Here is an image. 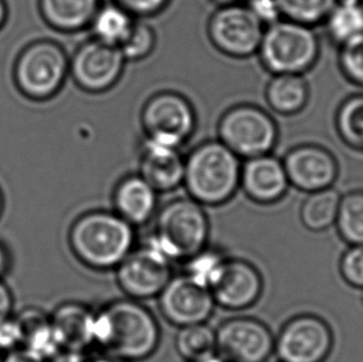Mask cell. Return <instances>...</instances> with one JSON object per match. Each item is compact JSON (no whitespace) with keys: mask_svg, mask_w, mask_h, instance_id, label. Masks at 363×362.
Returning <instances> with one entry per match:
<instances>
[{"mask_svg":"<svg viewBox=\"0 0 363 362\" xmlns=\"http://www.w3.org/2000/svg\"><path fill=\"white\" fill-rule=\"evenodd\" d=\"M339 65L346 79L363 86V34L340 45Z\"/></svg>","mask_w":363,"mask_h":362,"instance_id":"obj_33","label":"cell"},{"mask_svg":"<svg viewBox=\"0 0 363 362\" xmlns=\"http://www.w3.org/2000/svg\"><path fill=\"white\" fill-rule=\"evenodd\" d=\"M258 55L272 75H304L319 59V39L311 26L280 19L265 26Z\"/></svg>","mask_w":363,"mask_h":362,"instance_id":"obj_5","label":"cell"},{"mask_svg":"<svg viewBox=\"0 0 363 362\" xmlns=\"http://www.w3.org/2000/svg\"><path fill=\"white\" fill-rule=\"evenodd\" d=\"M140 121L144 138L179 149L192 137L197 124L191 102L174 91L152 94L143 106Z\"/></svg>","mask_w":363,"mask_h":362,"instance_id":"obj_8","label":"cell"},{"mask_svg":"<svg viewBox=\"0 0 363 362\" xmlns=\"http://www.w3.org/2000/svg\"><path fill=\"white\" fill-rule=\"evenodd\" d=\"M245 6L264 26H269L283 19L277 0H247Z\"/></svg>","mask_w":363,"mask_h":362,"instance_id":"obj_37","label":"cell"},{"mask_svg":"<svg viewBox=\"0 0 363 362\" xmlns=\"http://www.w3.org/2000/svg\"><path fill=\"white\" fill-rule=\"evenodd\" d=\"M309 84L303 75H273L265 87V101L275 113L294 116L309 102Z\"/></svg>","mask_w":363,"mask_h":362,"instance_id":"obj_22","label":"cell"},{"mask_svg":"<svg viewBox=\"0 0 363 362\" xmlns=\"http://www.w3.org/2000/svg\"><path fill=\"white\" fill-rule=\"evenodd\" d=\"M134 18H147L162 13L170 0H113Z\"/></svg>","mask_w":363,"mask_h":362,"instance_id":"obj_36","label":"cell"},{"mask_svg":"<svg viewBox=\"0 0 363 362\" xmlns=\"http://www.w3.org/2000/svg\"><path fill=\"white\" fill-rule=\"evenodd\" d=\"M290 182L283 160L272 153L247 159L242 164L241 187L257 204L269 205L281 200Z\"/></svg>","mask_w":363,"mask_h":362,"instance_id":"obj_17","label":"cell"},{"mask_svg":"<svg viewBox=\"0 0 363 362\" xmlns=\"http://www.w3.org/2000/svg\"><path fill=\"white\" fill-rule=\"evenodd\" d=\"M86 362H119L117 360H114V358H109L107 355H104V356H99V358H91V360H87Z\"/></svg>","mask_w":363,"mask_h":362,"instance_id":"obj_45","label":"cell"},{"mask_svg":"<svg viewBox=\"0 0 363 362\" xmlns=\"http://www.w3.org/2000/svg\"><path fill=\"white\" fill-rule=\"evenodd\" d=\"M330 39L342 45L363 34V0H337L325 20Z\"/></svg>","mask_w":363,"mask_h":362,"instance_id":"obj_25","label":"cell"},{"mask_svg":"<svg viewBox=\"0 0 363 362\" xmlns=\"http://www.w3.org/2000/svg\"><path fill=\"white\" fill-rule=\"evenodd\" d=\"M24 338V325L20 319L8 318L0 323V351H14L23 346Z\"/></svg>","mask_w":363,"mask_h":362,"instance_id":"obj_35","label":"cell"},{"mask_svg":"<svg viewBox=\"0 0 363 362\" xmlns=\"http://www.w3.org/2000/svg\"><path fill=\"white\" fill-rule=\"evenodd\" d=\"M340 272L346 283L363 289V245L351 246L340 260Z\"/></svg>","mask_w":363,"mask_h":362,"instance_id":"obj_34","label":"cell"},{"mask_svg":"<svg viewBox=\"0 0 363 362\" xmlns=\"http://www.w3.org/2000/svg\"><path fill=\"white\" fill-rule=\"evenodd\" d=\"M241 158L217 141H206L185 158L184 184L192 200L202 206H220L241 187Z\"/></svg>","mask_w":363,"mask_h":362,"instance_id":"obj_3","label":"cell"},{"mask_svg":"<svg viewBox=\"0 0 363 362\" xmlns=\"http://www.w3.org/2000/svg\"><path fill=\"white\" fill-rule=\"evenodd\" d=\"M21 315L20 320L25 330L23 350L38 360L49 362L62 349L51 320L38 310H29Z\"/></svg>","mask_w":363,"mask_h":362,"instance_id":"obj_23","label":"cell"},{"mask_svg":"<svg viewBox=\"0 0 363 362\" xmlns=\"http://www.w3.org/2000/svg\"><path fill=\"white\" fill-rule=\"evenodd\" d=\"M265 26L247 6H218L207 23V35L220 53L233 59L258 54Z\"/></svg>","mask_w":363,"mask_h":362,"instance_id":"obj_9","label":"cell"},{"mask_svg":"<svg viewBox=\"0 0 363 362\" xmlns=\"http://www.w3.org/2000/svg\"><path fill=\"white\" fill-rule=\"evenodd\" d=\"M135 20L137 18L112 1L101 5L89 26L94 33V39L119 49L130 34Z\"/></svg>","mask_w":363,"mask_h":362,"instance_id":"obj_24","label":"cell"},{"mask_svg":"<svg viewBox=\"0 0 363 362\" xmlns=\"http://www.w3.org/2000/svg\"><path fill=\"white\" fill-rule=\"evenodd\" d=\"M218 6H226V5L240 4L241 0H212Z\"/></svg>","mask_w":363,"mask_h":362,"instance_id":"obj_43","label":"cell"},{"mask_svg":"<svg viewBox=\"0 0 363 362\" xmlns=\"http://www.w3.org/2000/svg\"><path fill=\"white\" fill-rule=\"evenodd\" d=\"M160 343V328L149 309L134 299H117L94 318V345L119 362L150 358Z\"/></svg>","mask_w":363,"mask_h":362,"instance_id":"obj_1","label":"cell"},{"mask_svg":"<svg viewBox=\"0 0 363 362\" xmlns=\"http://www.w3.org/2000/svg\"><path fill=\"white\" fill-rule=\"evenodd\" d=\"M335 124L346 146L363 150V94H354L340 104Z\"/></svg>","mask_w":363,"mask_h":362,"instance_id":"obj_28","label":"cell"},{"mask_svg":"<svg viewBox=\"0 0 363 362\" xmlns=\"http://www.w3.org/2000/svg\"><path fill=\"white\" fill-rule=\"evenodd\" d=\"M8 268H9V255L4 247L0 245V275H3Z\"/></svg>","mask_w":363,"mask_h":362,"instance_id":"obj_41","label":"cell"},{"mask_svg":"<svg viewBox=\"0 0 363 362\" xmlns=\"http://www.w3.org/2000/svg\"><path fill=\"white\" fill-rule=\"evenodd\" d=\"M157 45V34L150 25L135 20L130 34L119 50L127 61H140L152 54Z\"/></svg>","mask_w":363,"mask_h":362,"instance_id":"obj_32","label":"cell"},{"mask_svg":"<svg viewBox=\"0 0 363 362\" xmlns=\"http://www.w3.org/2000/svg\"><path fill=\"white\" fill-rule=\"evenodd\" d=\"M218 141L243 159L270 154L278 142L274 118L255 104H237L222 114L217 127Z\"/></svg>","mask_w":363,"mask_h":362,"instance_id":"obj_7","label":"cell"},{"mask_svg":"<svg viewBox=\"0 0 363 362\" xmlns=\"http://www.w3.org/2000/svg\"><path fill=\"white\" fill-rule=\"evenodd\" d=\"M185 158L179 148L143 138L139 153V175L157 192H167L184 184Z\"/></svg>","mask_w":363,"mask_h":362,"instance_id":"obj_18","label":"cell"},{"mask_svg":"<svg viewBox=\"0 0 363 362\" xmlns=\"http://www.w3.org/2000/svg\"><path fill=\"white\" fill-rule=\"evenodd\" d=\"M225 260L226 257H223L222 253L215 250H208L206 247L205 250L200 251L186 260L185 274L194 282L210 290Z\"/></svg>","mask_w":363,"mask_h":362,"instance_id":"obj_31","label":"cell"},{"mask_svg":"<svg viewBox=\"0 0 363 362\" xmlns=\"http://www.w3.org/2000/svg\"><path fill=\"white\" fill-rule=\"evenodd\" d=\"M210 292L216 305L228 310H245L259 300L263 278L250 262L226 258Z\"/></svg>","mask_w":363,"mask_h":362,"instance_id":"obj_16","label":"cell"},{"mask_svg":"<svg viewBox=\"0 0 363 362\" xmlns=\"http://www.w3.org/2000/svg\"><path fill=\"white\" fill-rule=\"evenodd\" d=\"M196 362H227L223 360V358L220 356V355H217V353H213L211 356H207V358H202L200 361Z\"/></svg>","mask_w":363,"mask_h":362,"instance_id":"obj_44","label":"cell"},{"mask_svg":"<svg viewBox=\"0 0 363 362\" xmlns=\"http://www.w3.org/2000/svg\"><path fill=\"white\" fill-rule=\"evenodd\" d=\"M84 351L62 348L49 362H86Z\"/></svg>","mask_w":363,"mask_h":362,"instance_id":"obj_39","label":"cell"},{"mask_svg":"<svg viewBox=\"0 0 363 362\" xmlns=\"http://www.w3.org/2000/svg\"><path fill=\"white\" fill-rule=\"evenodd\" d=\"M96 313L84 304L65 303L50 319L62 348L84 351L94 344Z\"/></svg>","mask_w":363,"mask_h":362,"instance_id":"obj_20","label":"cell"},{"mask_svg":"<svg viewBox=\"0 0 363 362\" xmlns=\"http://www.w3.org/2000/svg\"><path fill=\"white\" fill-rule=\"evenodd\" d=\"M69 74V59L52 40H36L20 51L13 67L15 86L24 97L43 102L61 91Z\"/></svg>","mask_w":363,"mask_h":362,"instance_id":"obj_6","label":"cell"},{"mask_svg":"<svg viewBox=\"0 0 363 362\" xmlns=\"http://www.w3.org/2000/svg\"><path fill=\"white\" fill-rule=\"evenodd\" d=\"M290 185L305 192L331 189L339 177L334 154L318 144L291 148L283 159Z\"/></svg>","mask_w":363,"mask_h":362,"instance_id":"obj_15","label":"cell"},{"mask_svg":"<svg viewBox=\"0 0 363 362\" xmlns=\"http://www.w3.org/2000/svg\"><path fill=\"white\" fill-rule=\"evenodd\" d=\"M334 346V334L324 319L303 314L290 319L275 339L281 362H324Z\"/></svg>","mask_w":363,"mask_h":362,"instance_id":"obj_10","label":"cell"},{"mask_svg":"<svg viewBox=\"0 0 363 362\" xmlns=\"http://www.w3.org/2000/svg\"><path fill=\"white\" fill-rule=\"evenodd\" d=\"M101 5V0H39L41 18L60 33L89 28Z\"/></svg>","mask_w":363,"mask_h":362,"instance_id":"obj_21","label":"cell"},{"mask_svg":"<svg viewBox=\"0 0 363 362\" xmlns=\"http://www.w3.org/2000/svg\"><path fill=\"white\" fill-rule=\"evenodd\" d=\"M215 305L211 292L186 274L172 277L159 294V307L164 318L180 328L206 323Z\"/></svg>","mask_w":363,"mask_h":362,"instance_id":"obj_14","label":"cell"},{"mask_svg":"<svg viewBox=\"0 0 363 362\" xmlns=\"http://www.w3.org/2000/svg\"><path fill=\"white\" fill-rule=\"evenodd\" d=\"M210 224L201 204L190 199H175L157 212L155 231L149 245L167 260H189L205 250Z\"/></svg>","mask_w":363,"mask_h":362,"instance_id":"obj_4","label":"cell"},{"mask_svg":"<svg viewBox=\"0 0 363 362\" xmlns=\"http://www.w3.org/2000/svg\"><path fill=\"white\" fill-rule=\"evenodd\" d=\"M8 16H9V9H8V4L5 0H0V30L4 28L6 21H8Z\"/></svg>","mask_w":363,"mask_h":362,"instance_id":"obj_42","label":"cell"},{"mask_svg":"<svg viewBox=\"0 0 363 362\" xmlns=\"http://www.w3.org/2000/svg\"><path fill=\"white\" fill-rule=\"evenodd\" d=\"M4 361V358H3V355H1V351H0V362Z\"/></svg>","mask_w":363,"mask_h":362,"instance_id":"obj_47","label":"cell"},{"mask_svg":"<svg viewBox=\"0 0 363 362\" xmlns=\"http://www.w3.org/2000/svg\"><path fill=\"white\" fill-rule=\"evenodd\" d=\"M280 362H281V361H280Z\"/></svg>","mask_w":363,"mask_h":362,"instance_id":"obj_49","label":"cell"},{"mask_svg":"<svg viewBox=\"0 0 363 362\" xmlns=\"http://www.w3.org/2000/svg\"><path fill=\"white\" fill-rule=\"evenodd\" d=\"M13 310V295L9 288L0 280V323L5 319L10 318Z\"/></svg>","mask_w":363,"mask_h":362,"instance_id":"obj_38","label":"cell"},{"mask_svg":"<svg viewBox=\"0 0 363 362\" xmlns=\"http://www.w3.org/2000/svg\"><path fill=\"white\" fill-rule=\"evenodd\" d=\"M116 270L119 288L134 300L159 297L172 278V260L149 243L134 248Z\"/></svg>","mask_w":363,"mask_h":362,"instance_id":"obj_12","label":"cell"},{"mask_svg":"<svg viewBox=\"0 0 363 362\" xmlns=\"http://www.w3.org/2000/svg\"><path fill=\"white\" fill-rule=\"evenodd\" d=\"M283 19L315 26L325 23L337 0H277Z\"/></svg>","mask_w":363,"mask_h":362,"instance_id":"obj_30","label":"cell"},{"mask_svg":"<svg viewBox=\"0 0 363 362\" xmlns=\"http://www.w3.org/2000/svg\"><path fill=\"white\" fill-rule=\"evenodd\" d=\"M335 224L349 245H363V191H352L341 197Z\"/></svg>","mask_w":363,"mask_h":362,"instance_id":"obj_29","label":"cell"},{"mask_svg":"<svg viewBox=\"0 0 363 362\" xmlns=\"http://www.w3.org/2000/svg\"><path fill=\"white\" fill-rule=\"evenodd\" d=\"M3 206H4V200H3V194H1V191H0V215H1V212H3Z\"/></svg>","mask_w":363,"mask_h":362,"instance_id":"obj_46","label":"cell"},{"mask_svg":"<svg viewBox=\"0 0 363 362\" xmlns=\"http://www.w3.org/2000/svg\"><path fill=\"white\" fill-rule=\"evenodd\" d=\"M125 62L118 48L91 39L74 51L69 60V74L86 92H107L118 84Z\"/></svg>","mask_w":363,"mask_h":362,"instance_id":"obj_11","label":"cell"},{"mask_svg":"<svg viewBox=\"0 0 363 362\" xmlns=\"http://www.w3.org/2000/svg\"><path fill=\"white\" fill-rule=\"evenodd\" d=\"M74 256L89 268L113 270L134 250V227L114 211L86 212L69 230Z\"/></svg>","mask_w":363,"mask_h":362,"instance_id":"obj_2","label":"cell"},{"mask_svg":"<svg viewBox=\"0 0 363 362\" xmlns=\"http://www.w3.org/2000/svg\"><path fill=\"white\" fill-rule=\"evenodd\" d=\"M113 205L133 227L145 225L157 212V191L139 174L128 175L114 189Z\"/></svg>","mask_w":363,"mask_h":362,"instance_id":"obj_19","label":"cell"},{"mask_svg":"<svg viewBox=\"0 0 363 362\" xmlns=\"http://www.w3.org/2000/svg\"><path fill=\"white\" fill-rule=\"evenodd\" d=\"M274 346L273 334L258 319H228L216 330V353L227 362H265Z\"/></svg>","mask_w":363,"mask_h":362,"instance_id":"obj_13","label":"cell"},{"mask_svg":"<svg viewBox=\"0 0 363 362\" xmlns=\"http://www.w3.org/2000/svg\"><path fill=\"white\" fill-rule=\"evenodd\" d=\"M3 362H44L41 360L34 358L33 355L24 351L23 349L21 350H14V351H10L8 356H5L4 361Z\"/></svg>","mask_w":363,"mask_h":362,"instance_id":"obj_40","label":"cell"},{"mask_svg":"<svg viewBox=\"0 0 363 362\" xmlns=\"http://www.w3.org/2000/svg\"><path fill=\"white\" fill-rule=\"evenodd\" d=\"M340 196L333 187L310 192L300 210V219L306 229L324 231L334 225L339 214Z\"/></svg>","mask_w":363,"mask_h":362,"instance_id":"obj_26","label":"cell"},{"mask_svg":"<svg viewBox=\"0 0 363 362\" xmlns=\"http://www.w3.org/2000/svg\"><path fill=\"white\" fill-rule=\"evenodd\" d=\"M361 300H362V304H363V293H362V298H361Z\"/></svg>","mask_w":363,"mask_h":362,"instance_id":"obj_48","label":"cell"},{"mask_svg":"<svg viewBox=\"0 0 363 362\" xmlns=\"http://www.w3.org/2000/svg\"><path fill=\"white\" fill-rule=\"evenodd\" d=\"M175 346L186 361H200L216 353V331L206 323L182 327L175 339Z\"/></svg>","mask_w":363,"mask_h":362,"instance_id":"obj_27","label":"cell"}]
</instances>
